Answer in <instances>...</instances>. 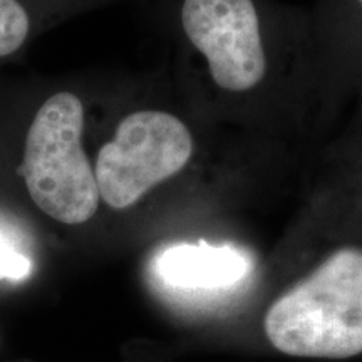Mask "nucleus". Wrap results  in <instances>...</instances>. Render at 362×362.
Segmentation results:
<instances>
[{"instance_id": "obj_7", "label": "nucleus", "mask_w": 362, "mask_h": 362, "mask_svg": "<svg viewBox=\"0 0 362 362\" xmlns=\"http://www.w3.org/2000/svg\"><path fill=\"white\" fill-rule=\"evenodd\" d=\"M347 107L344 124L319 146L309 183L362 215V86Z\"/></svg>"}, {"instance_id": "obj_1", "label": "nucleus", "mask_w": 362, "mask_h": 362, "mask_svg": "<svg viewBox=\"0 0 362 362\" xmlns=\"http://www.w3.org/2000/svg\"><path fill=\"white\" fill-rule=\"evenodd\" d=\"M173 86L214 124L288 146L329 138L310 8L280 0H170Z\"/></svg>"}, {"instance_id": "obj_6", "label": "nucleus", "mask_w": 362, "mask_h": 362, "mask_svg": "<svg viewBox=\"0 0 362 362\" xmlns=\"http://www.w3.org/2000/svg\"><path fill=\"white\" fill-rule=\"evenodd\" d=\"M248 253L235 245L180 242L166 247L153 260V272L163 285L178 291L215 292L232 288L252 272Z\"/></svg>"}, {"instance_id": "obj_8", "label": "nucleus", "mask_w": 362, "mask_h": 362, "mask_svg": "<svg viewBox=\"0 0 362 362\" xmlns=\"http://www.w3.org/2000/svg\"><path fill=\"white\" fill-rule=\"evenodd\" d=\"M33 29V13L24 0H0V57L16 52Z\"/></svg>"}, {"instance_id": "obj_9", "label": "nucleus", "mask_w": 362, "mask_h": 362, "mask_svg": "<svg viewBox=\"0 0 362 362\" xmlns=\"http://www.w3.org/2000/svg\"><path fill=\"white\" fill-rule=\"evenodd\" d=\"M33 270V260L22 250L11 230L0 226V279L24 280Z\"/></svg>"}, {"instance_id": "obj_2", "label": "nucleus", "mask_w": 362, "mask_h": 362, "mask_svg": "<svg viewBox=\"0 0 362 362\" xmlns=\"http://www.w3.org/2000/svg\"><path fill=\"white\" fill-rule=\"evenodd\" d=\"M287 149L214 124L173 86L168 98L117 119L93 160L101 205L128 211L151 198L185 202L257 187Z\"/></svg>"}, {"instance_id": "obj_4", "label": "nucleus", "mask_w": 362, "mask_h": 362, "mask_svg": "<svg viewBox=\"0 0 362 362\" xmlns=\"http://www.w3.org/2000/svg\"><path fill=\"white\" fill-rule=\"evenodd\" d=\"M86 106L74 90L42 103L25 136L19 173L42 214L69 226L88 223L101 206L93 160L84 148Z\"/></svg>"}, {"instance_id": "obj_3", "label": "nucleus", "mask_w": 362, "mask_h": 362, "mask_svg": "<svg viewBox=\"0 0 362 362\" xmlns=\"http://www.w3.org/2000/svg\"><path fill=\"white\" fill-rule=\"evenodd\" d=\"M336 242L272 300L264 329L284 354L351 359L362 354V215L325 189Z\"/></svg>"}, {"instance_id": "obj_5", "label": "nucleus", "mask_w": 362, "mask_h": 362, "mask_svg": "<svg viewBox=\"0 0 362 362\" xmlns=\"http://www.w3.org/2000/svg\"><path fill=\"white\" fill-rule=\"evenodd\" d=\"M332 133L362 86V0H315L310 8Z\"/></svg>"}]
</instances>
